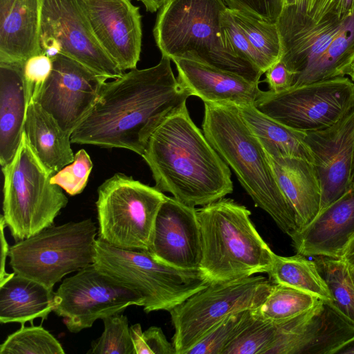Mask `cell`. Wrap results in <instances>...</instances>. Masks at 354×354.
<instances>
[{
    "label": "cell",
    "instance_id": "cell-34",
    "mask_svg": "<svg viewBox=\"0 0 354 354\" xmlns=\"http://www.w3.org/2000/svg\"><path fill=\"white\" fill-rule=\"evenodd\" d=\"M253 312L254 310H244L227 316L186 354H222L225 347L250 322Z\"/></svg>",
    "mask_w": 354,
    "mask_h": 354
},
{
    "label": "cell",
    "instance_id": "cell-14",
    "mask_svg": "<svg viewBox=\"0 0 354 354\" xmlns=\"http://www.w3.org/2000/svg\"><path fill=\"white\" fill-rule=\"evenodd\" d=\"M52 59L51 73L33 100L71 135L92 109L107 79L65 55Z\"/></svg>",
    "mask_w": 354,
    "mask_h": 354
},
{
    "label": "cell",
    "instance_id": "cell-29",
    "mask_svg": "<svg viewBox=\"0 0 354 354\" xmlns=\"http://www.w3.org/2000/svg\"><path fill=\"white\" fill-rule=\"evenodd\" d=\"M354 55V16L348 19L342 29L310 66L297 77L294 86L337 76H345Z\"/></svg>",
    "mask_w": 354,
    "mask_h": 354
},
{
    "label": "cell",
    "instance_id": "cell-28",
    "mask_svg": "<svg viewBox=\"0 0 354 354\" xmlns=\"http://www.w3.org/2000/svg\"><path fill=\"white\" fill-rule=\"evenodd\" d=\"M267 274L273 283L299 290L324 301H331L328 286L315 261L308 260L302 254L291 257L275 254Z\"/></svg>",
    "mask_w": 354,
    "mask_h": 354
},
{
    "label": "cell",
    "instance_id": "cell-25",
    "mask_svg": "<svg viewBox=\"0 0 354 354\" xmlns=\"http://www.w3.org/2000/svg\"><path fill=\"white\" fill-rule=\"evenodd\" d=\"M24 132L37 158L53 175L74 160L71 135L34 100L28 104Z\"/></svg>",
    "mask_w": 354,
    "mask_h": 354
},
{
    "label": "cell",
    "instance_id": "cell-26",
    "mask_svg": "<svg viewBox=\"0 0 354 354\" xmlns=\"http://www.w3.org/2000/svg\"><path fill=\"white\" fill-rule=\"evenodd\" d=\"M55 292L42 283L12 272L0 283V322L32 323L48 318L54 308Z\"/></svg>",
    "mask_w": 354,
    "mask_h": 354
},
{
    "label": "cell",
    "instance_id": "cell-1",
    "mask_svg": "<svg viewBox=\"0 0 354 354\" xmlns=\"http://www.w3.org/2000/svg\"><path fill=\"white\" fill-rule=\"evenodd\" d=\"M189 96L174 76L171 59L162 55L154 66L136 68L106 82L71 141L123 148L142 156L153 132Z\"/></svg>",
    "mask_w": 354,
    "mask_h": 354
},
{
    "label": "cell",
    "instance_id": "cell-31",
    "mask_svg": "<svg viewBox=\"0 0 354 354\" xmlns=\"http://www.w3.org/2000/svg\"><path fill=\"white\" fill-rule=\"evenodd\" d=\"M230 11L236 24L261 57L266 70L281 59L282 45L277 23L260 20L238 10L230 8Z\"/></svg>",
    "mask_w": 354,
    "mask_h": 354
},
{
    "label": "cell",
    "instance_id": "cell-32",
    "mask_svg": "<svg viewBox=\"0 0 354 354\" xmlns=\"http://www.w3.org/2000/svg\"><path fill=\"white\" fill-rule=\"evenodd\" d=\"M319 300L299 290L273 283L271 292L256 312L265 319L280 322L308 311Z\"/></svg>",
    "mask_w": 354,
    "mask_h": 354
},
{
    "label": "cell",
    "instance_id": "cell-36",
    "mask_svg": "<svg viewBox=\"0 0 354 354\" xmlns=\"http://www.w3.org/2000/svg\"><path fill=\"white\" fill-rule=\"evenodd\" d=\"M104 330L92 342L89 354H135L128 318L122 313L102 319Z\"/></svg>",
    "mask_w": 354,
    "mask_h": 354
},
{
    "label": "cell",
    "instance_id": "cell-10",
    "mask_svg": "<svg viewBox=\"0 0 354 354\" xmlns=\"http://www.w3.org/2000/svg\"><path fill=\"white\" fill-rule=\"evenodd\" d=\"M270 282L263 276L252 275L209 283L172 308L169 313L176 354H186L227 316L260 307L272 290Z\"/></svg>",
    "mask_w": 354,
    "mask_h": 354
},
{
    "label": "cell",
    "instance_id": "cell-42",
    "mask_svg": "<svg viewBox=\"0 0 354 354\" xmlns=\"http://www.w3.org/2000/svg\"><path fill=\"white\" fill-rule=\"evenodd\" d=\"M305 10L316 21L327 17L344 20L354 16V0H308Z\"/></svg>",
    "mask_w": 354,
    "mask_h": 354
},
{
    "label": "cell",
    "instance_id": "cell-37",
    "mask_svg": "<svg viewBox=\"0 0 354 354\" xmlns=\"http://www.w3.org/2000/svg\"><path fill=\"white\" fill-rule=\"evenodd\" d=\"M93 168V162L87 152L82 149L75 154L74 160L51 177V183L59 185L71 196L82 192Z\"/></svg>",
    "mask_w": 354,
    "mask_h": 354
},
{
    "label": "cell",
    "instance_id": "cell-38",
    "mask_svg": "<svg viewBox=\"0 0 354 354\" xmlns=\"http://www.w3.org/2000/svg\"><path fill=\"white\" fill-rule=\"evenodd\" d=\"M221 24L222 37L226 46L264 73L266 68L261 57L236 24L228 7L221 15Z\"/></svg>",
    "mask_w": 354,
    "mask_h": 354
},
{
    "label": "cell",
    "instance_id": "cell-12",
    "mask_svg": "<svg viewBox=\"0 0 354 354\" xmlns=\"http://www.w3.org/2000/svg\"><path fill=\"white\" fill-rule=\"evenodd\" d=\"M41 1L42 53L51 59L68 57L107 80L124 75L101 46L78 0Z\"/></svg>",
    "mask_w": 354,
    "mask_h": 354
},
{
    "label": "cell",
    "instance_id": "cell-39",
    "mask_svg": "<svg viewBox=\"0 0 354 354\" xmlns=\"http://www.w3.org/2000/svg\"><path fill=\"white\" fill-rule=\"evenodd\" d=\"M135 354H176L173 344L167 339L161 328L151 326L142 331L138 323L130 326Z\"/></svg>",
    "mask_w": 354,
    "mask_h": 354
},
{
    "label": "cell",
    "instance_id": "cell-49",
    "mask_svg": "<svg viewBox=\"0 0 354 354\" xmlns=\"http://www.w3.org/2000/svg\"><path fill=\"white\" fill-rule=\"evenodd\" d=\"M344 75H348L354 83V62L351 63L346 69Z\"/></svg>",
    "mask_w": 354,
    "mask_h": 354
},
{
    "label": "cell",
    "instance_id": "cell-5",
    "mask_svg": "<svg viewBox=\"0 0 354 354\" xmlns=\"http://www.w3.org/2000/svg\"><path fill=\"white\" fill-rule=\"evenodd\" d=\"M223 0H168L160 8L153 37L162 55L193 59L259 83L263 74L226 46L221 33Z\"/></svg>",
    "mask_w": 354,
    "mask_h": 354
},
{
    "label": "cell",
    "instance_id": "cell-8",
    "mask_svg": "<svg viewBox=\"0 0 354 354\" xmlns=\"http://www.w3.org/2000/svg\"><path fill=\"white\" fill-rule=\"evenodd\" d=\"M97 234L91 218L50 226L12 245L9 265L53 289L66 275L94 263Z\"/></svg>",
    "mask_w": 354,
    "mask_h": 354
},
{
    "label": "cell",
    "instance_id": "cell-40",
    "mask_svg": "<svg viewBox=\"0 0 354 354\" xmlns=\"http://www.w3.org/2000/svg\"><path fill=\"white\" fill-rule=\"evenodd\" d=\"M52 69L53 59L42 53L29 57L25 62L24 75L29 102L37 96Z\"/></svg>",
    "mask_w": 354,
    "mask_h": 354
},
{
    "label": "cell",
    "instance_id": "cell-23",
    "mask_svg": "<svg viewBox=\"0 0 354 354\" xmlns=\"http://www.w3.org/2000/svg\"><path fill=\"white\" fill-rule=\"evenodd\" d=\"M266 156L280 189L294 210L299 232L320 209L321 187L315 167L302 158L268 153Z\"/></svg>",
    "mask_w": 354,
    "mask_h": 354
},
{
    "label": "cell",
    "instance_id": "cell-18",
    "mask_svg": "<svg viewBox=\"0 0 354 354\" xmlns=\"http://www.w3.org/2000/svg\"><path fill=\"white\" fill-rule=\"evenodd\" d=\"M148 251L172 267L199 270L202 245L196 209L166 196L156 218Z\"/></svg>",
    "mask_w": 354,
    "mask_h": 354
},
{
    "label": "cell",
    "instance_id": "cell-27",
    "mask_svg": "<svg viewBox=\"0 0 354 354\" xmlns=\"http://www.w3.org/2000/svg\"><path fill=\"white\" fill-rule=\"evenodd\" d=\"M243 120L261 144L266 153L299 158L313 162L305 140V132L291 129L273 120L254 104L238 106Z\"/></svg>",
    "mask_w": 354,
    "mask_h": 354
},
{
    "label": "cell",
    "instance_id": "cell-44",
    "mask_svg": "<svg viewBox=\"0 0 354 354\" xmlns=\"http://www.w3.org/2000/svg\"><path fill=\"white\" fill-rule=\"evenodd\" d=\"M6 223L3 215H1L0 218V229H1V274H0V283H2L7 279L12 273H8L6 271V258L9 254L10 248L6 239L4 229L6 228Z\"/></svg>",
    "mask_w": 354,
    "mask_h": 354
},
{
    "label": "cell",
    "instance_id": "cell-7",
    "mask_svg": "<svg viewBox=\"0 0 354 354\" xmlns=\"http://www.w3.org/2000/svg\"><path fill=\"white\" fill-rule=\"evenodd\" d=\"M93 265L101 272L137 292L146 313L170 311L209 281L198 270L172 267L148 250L114 247L97 238Z\"/></svg>",
    "mask_w": 354,
    "mask_h": 354
},
{
    "label": "cell",
    "instance_id": "cell-30",
    "mask_svg": "<svg viewBox=\"0 0 354 354\" xmlns=\"http://www.w3.org/2000/svg\"><path fill=\"white\" fill-rule=\"evenodd\" d=\"M315 257L317 269L331 296V301L328 302L354 326V283L349 266L342 258Z\"/></svg>",
    "mask_w": 354,
    "mask_h": 354
},
{
    "label": "cell",
    "instance_id": "cell-47",
    "mask_svg": "<svg viewBox=\"0 0 354 354\" xmlns=\"http://www.w3.org/2000/svg\"><path fill=\"white\" fill-rule=\"evenodd\" d=\"M335 354H354V338L338 349Z\"/></svg>",
    "mask_w": 354,
    "mask_h": 354
},
{
    "label": "cell",
    "instance_id": "cell-22",
    "mask_svg": "<svg viewBox=\"0 0 354 354\" xmlns=\"http://www.w3.org/2000/svg\"><path fill=\"white\" fill-rule=\"evenodd\" d=\"M41 0H0V62H25L41 53Z\"/></svg>",
    "mask_w": 354,
    "mask_h": 354
},
{
    "label": "cell",
    "instance_id": "cell-51",
    "mask_svg": "<svg viewBox=\"0 0 354 354\" xmlns=\"http://www.w3.org/2000/svg\"><path fill=\"white\" fill-rule=\"evenodd\" d=\"M352 186H353V189H354V172H353V180H352Z\"/></svg>",
    "mask_w": 354,
    "mask_h": 354
},
{
    "label": "cell",
    "instance_id": "cell-21",
    "mask_svg": "<svg viewBox=\"0 0 354 354\" xmlns=\"http://www.w3.org/2000/svg\"><path fill=\"white\" fill-rule=\"evenodd\" d=\"M354 235V189L321 210L291 237L297 254L342 258Z\"/></svg>",
    "mask_w": 354,
    "mask_h": 354
},
{
    "label": "cell",
    "instance_id": "cell-16",
    "mask_svg": "<svg viewBox=\"0 0 354 354\" xmlns=\"http://www.w3.org/2000/svg\"><path fill=\"white\" fill-rule=\"evenodd\" d=\"M304 140L320 183V212L353 189L354 109L327 128L305 133Z\"/></svg>",
    "mask_w": 354,
    "mask_h": 354
},
{
    "label": "cell",
    "instance_id": "cell-43",
    "mask_svg": "<svg viewBox=\"0 0 354 354\" xmlns=\"http://www.w3.org/2000/svg\"><path fill=\"white\" fill-rule=\"evenodd\" d=\"M268 91L278 93L293 87L297 79V74L290 70L284 62L280 59L264 73Z\"/></svg>",
    "mask_w": 354,
    "mask_h": 354
},
{
    "label": "cell",
    "instance_id": "cell-45",
    "mask_svg": "<svg viewBox=\"0 0 354 354\" xmlns=\"http://www.w3.org/2000/svg\"><path fill=\"white\" fill-rule=\"evenodd\" d=\"M342 259L344 260L349 266H354V235L348 243Z\"/></svg>",
    "mask_w": 354,
    "mask_h": 354
},
{
    "label": "cell",
    "instance_id": "cell-35",
    "mask_svg": "<svg viewBox=\"0 0 354 354\" xmlns=\"http://www.w3.org/2000/svg\"><path fill=\"white\" fill-rule=\"evenodd\" d=\"M277 322L265 319L254 310L248 325L222 354H266L276 330Z\"/></svg>",
    "mask_w": 354,
    "mask_h": 354
},
{
    "label": "cell",
    "instance_id": "cell-50",
    "mask_svg": "<svg viewBox=\"0 0 354 354\" xmlns=\"http://www.w3.org/2000/svg\"><path fill=\"white\" fill-rule=\"evenodd\" d=\"M349 269H350V273H351V278H352L353 281L354 283V266H349Z\"/></svg>",
    "mask_w": 354,
    "mask_h": 354
},
{
    "label": "cell",
    "instance_id": "cell-48",
    "mask_svg": "<svg viewBox=\"0 0 354 354\" xmlns=\"http://www.w3.org/2000/svg\"><path fill=\"white\" fill-rule=\"evenodd\" d=\"M307 1L308 0H283V7L297 6L305 9Z\"/></svg>",
    "mask_w": 354,
    "mask_h": 354
},
{
    "label": "cell",
    "instance_id": "cell-19",
    "mask_svg": "<svg viewBox=\"0 0 354 354\" xmlns=\"http://www.w3.org/2000/svg\"><path fill=\"white\" fill-rule=\"evenodd\" d=\"M347 20L327 17L316 21L305 9L283 7L276 21L282 45L281 59L298 77L321 57Z\"/></svg>",
    "mask_w": 354,
    "mask_h": 354
},
{
    "label": "cell",
    "instance_id": "cell-20",
    "mask_svg": "<svg viewBox=\"0 0 354 354\" xmlns=\"http://www.w3.org/2000/svg\"><path fill=\"white\" fill-rule=\"evenodd\" d=\"M171 60L176 65L179 84L204 103L236 106L254 104L261 91L257 82L197 60L185 57Z\"/></svg>",
    "mask_w": 354,
    "mask_h": 354
},
{
    "label": "cell",
    "instance_id": "cell-11",
    "mask_svg": "<svg viewBox=\"0 0 354 354\" xmlns=\"http://www.w3.org/2000/svg\"><path fill=\"white\" fill-rule=\"evenodd\" d=\"M254 106L295 130L317 131L334 124L354 109V83L348 77L337 76L278 93L261 90Z\"/></svg>",
    "mask_w": 354,
    "mask_h": 354
},
{
    "label": "cell",
    "instance_id": "cell-41",
    "mask_svg": "<svg viewBox=\"0 0 354 354\" xmlns=\"http://www.w3.org/2000/svg\"><path fill=\"white\" fill-rule=\"evenodd\" d=\"M228 8L260 20L276 23L283 8V0H223Z\"/></svg>",
    "mask_w": 354,
    "mask_h": 354
},
{
    "label": "cell",
    "instance_id": "cell-4",
    "mask_svg": "<svg viewBox=\"0 0 354 354\" xmlns=\"http://www.w3.org/2000/svg\"><path fill=\"white\" fill-rule=\"evenodd\" d=\"M196 210L202 245L199 270L209 283L268 272L276 254L257 232L246 207L222 198Z\"/></svg>",
    "mask_w": 354,
    "mask_h": 354
},
{
    "label": "cell",
    "instance_id": "cell-13",
    "mask_svg": "<svg viewBox=\"0 0 354 354\" xmlns=\"http://www.w3.org/2000/svg\"><path fill=\"white\" fill-rule=\"evenodd\" d=\"M130 306H142V297L93 264L62 281L55 292L53 312L77 333Z\"/></svg>",
    "mask_w": 354,
    "mask_h": 354
},
{
    "label": "cell",
    "instance_id": "cell-24",
    "mask_svg": "<svg viewBox=\"0 0 354 354\" xmlns=\"http://www.w3.org/2000/svg\"><path fill=\"white\" fill-rule=\"evenodd\" d=\"M25 63V62H24ZM24 62H0V163L14 157L24 133L29 102Z\"/></svg>",
    "mask_w": 354,
    "mask_h": 354
},
{
    "label": "cell",
    "instance_id": "cell-46",
    "mask_svg": "<svg viewBox=\"0 0 354 354\" xmlns=\"http://www.w3.org/2000/svg\"><path fill=\"white\" fill-rule=\"evenodd\" d=\"M145 6L146 10L154 12L160 9L168 0H138Z\"/></svg>",
    "mask_w": 354,
    "mask_h": 354
},
{
    "label": "cell",
    "instance_id": "cell-33",
    "mask_svg": "<svg viewBox=\"0 0 354 354\" xmlns=\"http://www.w3.org/2000/svg\"><path fill=\"white\" fill-rule=\"evenodd\" d=\"M59 342L41 326L21 327L0 345V354H64Z\"/></svg>",
    "mask_w": 354,
    "mask_h": 354
},
{
    "label": "cell",
    "instance_id": "cell-15",
    "mask_svg": "<svg viewBox=\"0 0 354 354\" xmlns=\"http://www.w3.org/2000/svg\"><path fill=\"white\" fill-rule=\"evenodd\" d=\"M353 338L354 326L319 299L308 311L277 322L266 354H335Z\"/></svg>",
    "mask_w": 354,
    "mask_h": 354
},
{
    "label": "cell",
    "instance_id": "cell-3",
    "mask_svg": "<svg viewBox=\"0 0 354 354\" xmlns=\"http://www.w3.org/2000/svg\"><path fill=\"white\" fill-rule=\"evenodd\" d=\"M204 135L255 205L290 238L298 232L292 207L280 189L266 153L234 105L204 103Z\"/></svg>",
    "mask_w": 354,
    "mask_h": 354
},
{
    "label": "cell",
    "instance_id": "cell-2",
    "mask_svg": "<svg viewBox=\"0 0 354 354\" xmlns=\"http://www.w3.org/2000/svg\"><path fill=\"white\" fill-rule=\"evenodd\" d=\"M155 187L190 206H205L233 192L231 171L192 121L186 103L153 132L142 156Z\"/></svg>",
    "mask_w": 354,
    "mask_h": 354
},
{
    "label": "cell",
    "instance_id": "cell-17",
    "mask_svg": "<svg viewBox=\"0 0 354 354\" xmlns=\"http://www.w3.org/2000/svg\"><path fill=\"white\" fill-rule=\"evenodd\" d=\"M95 36L125 72L136 68L142 47V16L131 0H78Z\"/></svg>",
    "mask_w": 354,
    "mask_h": 354
},
{
    "label": "cell",
    "instance_id": "cell-6",
    "mask_svg": "<svg viewBox=\"0 0 354 354\" xmlns=\"http://www.w3.org/2000/svg\"><path fill=\"white\" fill-rule=\"evenodd\" d=\"M3 216L16 242L53 225L68 204L62 189L37 158L23 133L12 159L2 167Z\"/></svg>",
    "mask_w": 354,
    "mask_h": 354
},
{
    "label": "cell",
    "instance_id": "cell-9",
    "mask_svg": "<svg viewBox=\"0 0 354 354\" xmlns=\"http://www.w3.org/2000/svg\"><path fill=\"white\" fill-rule=\"evenodd\" d=\"M166 196L156 187L115 174L97 189L98 238L116 248L148 250Z\"/></svg>",
    "mask_w": 354,
    "mask_h": 354
}]
</instances>
